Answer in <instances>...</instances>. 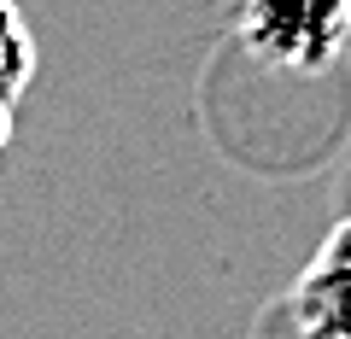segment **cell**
Listing matches in <instances>:
<instances>
[{
  "label": "cell",
  "instance_id": "cell-1",
  "mask_svg": "<svg viewBox=\"0 0 351 339\" xmlns=\"http://www.w3.org/2000/svg\"><path fill=\"white\" fill-rule=\"evenodd\" d=\"M234 29L276 71H328L346 53L351 0H234Z\"/></svg>",
  "mask_w": 351,
  "mask_h": 339
},
{
  "label": "cell",
  "instance_id": "cell-2",
  "mask_svg": "<svg viewBox=\"0 0 351 339\" xmlns=\"http://www.w3.org/2000/svg\"><path fill=\"white\" fill-rule=\"evenodd\" d=\"M299 327L304 339H351V223H339L299 275Z\"/></svg>",
  "mask_w": 351,
  "mask_h": 339
},
{
  "label": "cell",
  "instance_id": "cell-4",
  "mask_svg": "<svg viewBox=\"0 0 351 339\" xmlns=\"http://www.w3.org/2000/svg\"><path fill=\"white\" fill-rule=\"evenodd\" d=\"M6 129H12V105H0V140H6Z\"/></svg>",
  "mask_w": 351,
  "mask_h": 339
},
{
  "label": "cell",
  "instance_id": "cell-3",
  "mask_svg": "<svg viewBox=\"0 0 351 339\" xmlns=\"http://www.w3.org/2000/svg\"><path fill=\"white\" fill-rule=\"evenodd\" d=\"M29 64H36V47H29V29L18 18L12 0H0V105H12L29 82Z\"/></svg>",
  "mask_w": 351,
  "mask_h": 339
}]
</instances>
